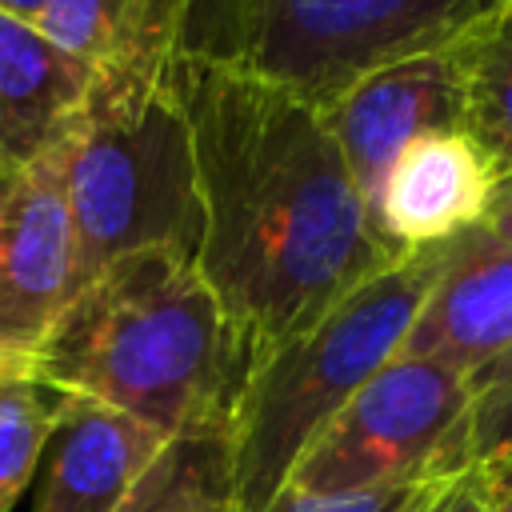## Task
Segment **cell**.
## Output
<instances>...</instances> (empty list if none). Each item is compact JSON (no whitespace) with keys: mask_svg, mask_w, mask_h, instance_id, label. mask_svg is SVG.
<instances>
[{"mask_svg":"<svg viewBox=\"0 0 512 512\" xmlns=\"http://www.w3.org/2000/svg\"><path fill=\"white\" fill-rule=\"evenodd\" d=\"M176 88L200 200L192 260L256 360L408 256L376 232L324 104L200 52L176 60Z\"/></svg>","mask_w":512,"mask_h":512,"instance_id":"6da1fadb","label":"cell"},{"mask_svg":"<svg viewBox=\"0 0 512 512\" xmlns=\"http://www.w3.org/2000/svg\"><path fill=\"white\" fill-rule=\"evenodd\" d=\"M28 364L164 440H208L228 436L256 352L188 252L148 248L84 284Z\"/></svg>","mask_w":512,"mask_h":512,"instance_id":"7a4b0ae2","label":"cell"},{"mask_svg":"<svg viewBox=\"0 0 512 512\" xmlns=\"http://www.w3.org/2000/svg\"><path fill=\"white\" fill-rule=\"evenodd\" d=\"M448 244L420 248L364 280L304 336L256 360L228 428V484L240 512L272 504L304 448L388 364L444 268Z\"/></svg>","mask_w":512,"mask_h":512,"instance_id":"3957f363","label":"cell"},{"mask_svg":"<svg viewBox=\"0 0 512 512\" xmlns=\"http://www.w3.org/2000/svg\"><path fill=\"white\" fill-rule=\"evenodd\" d=\"M60 156L76 236L72 296L124 256L196 252V160L176 68L160 76L96 72Z\"/></svg>","mask_w":512,"mask_h":512,"instance_id":"277c9868","label":"cell"},{"mask_svg":"<svg viewBox=\"0 0 512 512\" xmlns=\"http://www.w3.org/2000/svg\"><path fill=\"white\" fill-rule=\"evenodd\" d=\"M512 0H232V60L316 104L404 56L452 48Z\"/></svg>","mask_w":512,"mask_h":512,"instance_id":"5b68a950","label":"cell"},{"mask_svg":"<svg viewBox=\"0 0 512 512\" xmlns=\"http://www.w3.org/2000/svg\"><path fill=\"white\" fill-rule=\"evenodd\" d=\"M460 372L436 360H388L304 448L284 488L312 496L372 492L444 476V448L468 408Z\"/></svg>","mask_w":512,"mask_h":512,"instance_id":"8992f818","label":"cell"},{"mask_svg":"<svg viewBox=\"0 0 512 512\" xmlns=\"http://www.w3.org/2000/svg\"><path fill=\"white\" fill-rule=\"evenodd\" d=\"M76 288L60 144L0 176V360L28 364Z\"/></svg>","mask_w":512,"mask_h":512,"instance_id":"52a82bcc","label":"cell"},{"mask_svg":"<svg viewBox=\"0 0 512 512\" xmlns=\"http://www.w3.org/2000/svg\"><path fill=\"white\" fill-rule=\"evenodd\" d=\"M340 156L372 212L384 172L420 136L460 128V56L452 48L404 56L348 84L324 104Z\"/></svg>","mask_w":512,"mask_h":512,"instance_id":"ba28073f","label":"cell"},{"mask_svg":"<svg viewBox=\"0 0 512 512\" xmlns=\"http://www.w3.org/2000/svg\"><path fill=\"white\" fill-rule=\"evenodd\" d=\"M512 344V244L480 224L448 240L444 268L424 296L400 356L436 360L464 380Z\"/></svg>","mask_w":512,"mask_h":512,"instance_id":"9c48e42d","label":"cell"},{"mask_svg":"<svg viewBox=\"0 0 512 512\" xmlns=\"http://www.w3.org/2000/svg\"><path fill=\"white\" fill-rule=\"evenodd\" d=\"M496 176V164L468 132H428L384 172L372 200V224L396 252L448 244L484 220Z\"/></svg>","mask_w":512,"mask_h":512,"instance_id":"30bf717a","label":"cell"},{"mask_svg":"<svg viewBox=\"0 0 512 512\" xmlns=\"http://www.w3.org/2000/svg\"><path fill=\"white\" fill-rule=\"evenodd\" d=\"M168 444L172 440L108 404L68 396L40 460L44 480L32 512H120Z\"/></svg>","mask_w":512,"mask_h":512,"instance_id":"8fae6325","label":"cell"},{"mask_svg":"<svg viewBox=\"0 0 512 512\" xmlns=\"http://www.w3.org/2000/svg\"><path fill=\"white\" fill-rule=\"evenodd\" d=\"M96 72L32 20L0 12V176L52 152L80 116Z\"/></svg>","mask_w":512,"mask_h":512,"instance_id":"7c38bea8","label":"cell"},{"mask_svg":"<svg viewBox=\"0 0 512 512\" xmlns=\"http://www.w3.org/2000/svg\"><path fill=\"white\" fill-rule=\"evenodd\" d=\"M192 0H44L36 28L92 72H172L188 52Z\"/></svg>","mask_w":512,"mask_h":512,"instance_id":"4fadbf2b","label":"cell"},{"mask_svg":"<svg viewBox=\"0 0 512 512\" xmlns=\"http://www.w3.org/2000/svg\"><path fill=\"white\" fill-rule=\"evenodd\" d=\"M460 132H468L496 172L512 168V8L456 44Z\"/></svg>","mask_w":512,"mask_h":512,"instance_id":"5bb4252c","label":"cell"},{"mask_svg":"<svg viewBox=\"0 0 512 512\" xmlns=\"http://www.w3.org/2000/svg\"><path fill=\"white\" fill-rule=\"evenodd\" d=\"M64 404L68 392L36 376L32 364L0 368V512H12L32 484Z\"/></svg>","mask_w":512,"mask_h":512,"instance_id":"9a60e30c","label":"cell"},{"mask_svg":"<svg viewBox=\"0 0 512 512\" xmlns=\"http://www.w3.org/2000/svg\"><path fill=\"white\" fill-rule=\"evenodd\" d=\"M512 460V380L468 400L444 448V476H464Z\"/></svg>","mask_w":512,"mask_h":512,"instance_id":"2e32d148","label":"cell"},{"mask_svg":"<svg viewBox=\"0 0 512 512\" xmlns=\"http://www.w3.org/2000/svg\"><path fill=\"white\" fill-rule=\"evenodd\" d=\"M448 480H420V484H396V488H372V492H344V496H312L284 488L272 504L260 512H420Z\"/></svg>","mask_w":512,"mask_h":512,"instance_id":"e0dca14e","label":"cell"},{"mask_svg":"<svg viewBox=\"0 0 512 512\" xmlns=\"http://www.w3.org/2000/svg\"><path fill=\"white\" fill-rule=\"evenodd\" d=\"M168 512H240L228 484V440L208 436L192 440L188 468L180 476V488L168 504Z\"/></svg>","mask_w":512,"mask_h":512,"instance_id":"ac0fdd59","label":"cell"},{"mask_svg":"<svg viewBox=\"0 0 512 512\" xmlns=\"http://www.w3.org/2000/svg\"><path fill=\"white\" fill-rule=\"evenodd\" d=\"M188 456H192V440H172L152 460V468L140 476V484L128 492L120 512H168V504H172V496L180 488V476L188 468Z\"/></svg>","mask_w":512,"mask_h":512,"instance_id":"d6986e66","label":"cell"},{"mask_svg":"<svg viewBox=\"0 0 512 512\" xmlns=\"http://www.w3.org/2000/svg\"><path fill=\"white\" fill-rule=\"evenodd\" d=\"M228 20H232V0H192L188 52H200V56H224V44H228Z\"/></svg>","mask_w":512,"mask_h":512,"instance_id":"ffe728a7","label":"cell"},{"mask_svg":"<svg viewBox=\"0 0 512 512\" xmlns=\"http://www.w3.org/2000/svg\"><path fill=\"white\" fill-rule=\"evenodd\" d=\"M420 512H492V508H488V500L480 496L472 472H464V476H452Z\"/></svg>","mask_w":512,"mask_h":512,"instance_id":"44dd1931","label":"cell"},{"mask_svg":"<svg viewBox=\"0 0 512 512\" xmlns=\"http://www.w3.org/2000/svg\"><path fill=\"white\" fill-rule=\"evenodd\" d=\"M480 228L492 232L496 240L512 244V168L496 176V188H492V200H488V212H484Z\"/></svg>","mask_w":512,"mask_h":512,"instance_id":"7402d4cb","label":"cell"},{"mask_svg":"<svg viewBox=\"0 0 512 512\" xmlns=\"http://www.w3.org/2000/svg\"><path fill=\"white\" fill-rule=\"evenodd\" d=\"M472 480H476V488L492 512H512V460L492 464V468H476Z\"/></svg>","mask_w":512,"mask_h":512,"instance_id":"603a6c76","label":"cell"},{"mask_svg":"<svg viewBox=\"0 0 512 512\" xmlns=\"http://www.w3.org/2000/svg\"><path fill=\"white\" fill-rule=\"evenodd\" d=\"M504 380H512V344H508L496 360H488L480 372H472L464 384H468V396H480V392H488V388H496V384H504Z\"/></svg>","mask_w":512,"mask_h":512,"instance_id":"cb8c5ba5","label":"cell"},{"mask_svg":"<svg viewBox=\"0 0 512 512\" xmlns=\"http://www.w3.org/2000/svg\"><path fill=\"white\" fill-rule=\"evenodd\" d=\"M40 8H44V0H0V12H8L16 20H32V24H36Z\"/></svg>","mask_w":512,"mask_h":512,"instance_id":"d4e9b609","label":"cell"},{"mask_svg":"<svg viewBox=\"0 0 512 512\" xmlns=\"http://www.w3.org/2000/svg\"><path fill=\"white\" fill-rule=\"evenodd\" d=\"M0 368H4V360H0Z\"/></svg>","mask_w":512,"mask_h":512,"instance_id":"484cf974","label":"cell"}]
</instances>
